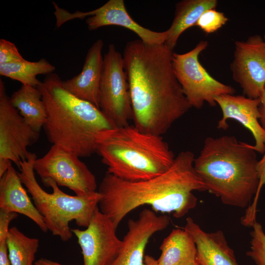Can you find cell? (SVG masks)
<instances>
[{"mask_svg":"<svg viewBox=\"0 0 265 265\" xmlns=\"http://www.w3.org/2000/svg\"><path fill=\"white\" fill-rule=\"evenodd\" d=\"M144 264L145 265H160L157 259L149 255L145 256Z\"/></svg>","mask_w":265,"mask_h":265,"instance_id":"32","label":"cell"},{"mask_svg":"<svg viewBox=\"0 0 265 265\" xmlns=\"http://www.w3.org/2000/svg\"><path fill=\"white\" fill-rule=\"evenodd\" d=\"M99 107L115 127L128 125L133 118L123 55L113 44L104 56Z\"/></svg>","mask_w":265,"mask_h":265,"instance_id":"8","label":"cell"},{"mask_svg":"<svg viewBox=\"0 0 265 265\" xmlns=\"http://www.w3.org/2000/svg\"><path fill=\"white\" fill-rule=\"evenodd\" d=\"M112 221L98 206L84 230L71 229L81 249L83 265H109L122 242Z\"/></svg>","mask_w":265,"mask_h":265,"instance_id":"13","label":"cell"},{"mask_svg":"<svg viewBox=\"0 0 265 265\" xmlns=\"http://www.w3.org/2000/svg\"><path fill=\"white\" fill-rule=\"evenodd\" d=\"M257 170L259 178V185L257 192L255 196L254 201H258L259 195L262 186L265 185V152L262 158L258 161Z\"/></svg>","mask_w":265,"mask_h":265,"instance_id":"28","label":"cell"},{"mask_svg":"<svg viewBox=\"0 0 265 265\" xmlns=\"http://www.w3.org/2000/svg\"><path fill=\"white\" fill-rule=\"evenodd\" d=\"M183 229L195 241L197 265H238L234 251L222 231L206 232L189 217Z\"/></svg>","mask_w":265,"mask_h":265,"instance_id":"17","label":"cell"},{"mask_svg":"<svg viewBox=\"0 0 265 265\" xmlns=\"http://www.w3.org/2000/svg\"><path fill=\"white\" fill-rule=\"evenodd\" d=\"M79 158L53 145L43 157L35 160L33 169L42 182L52 180L76 195L84 196L96 191L97 184L94 175Z\"/></svg>","mask_w":265,"mask_h":265,"instance_id":"9","label":"cell"},{"mask_svg":"<svg viewBox=\"0 0 265 265\" xmlns=\"http://www.w3.org/2000/svg\"><path fill=\"white\" fill-rule=\"evenodd\" d=\"M54 73L38 86L47 117L43 128L48 140L79 157L96 153V139L102 132L115 127L101 109L67 90Z\"/></svg>","mask_w":265,"mask_h":265,"instance_id":"4","label":"cell"},{"mask_svg":"<svg viewBox=\"0 0 265 265\" xmlns=\"http://www.w3.org/2000/svg\"><path fill=\"white\" fill-rule=\"evenodd\" d=\"M53 5L57 28L69 20L86 18V23L89 30L107 26H122L133 32L141 41L148 44H163L167 38L166 30L153 31L135 21L127 12L123 0H109L96 9L85 12L77 11L74 13L60 8L55 3Z\"/></svg>","mask_w":265,"mask_h":265,"instance_id":"10","label":"cell"},{"mask_svg":"<svg viewBox=\"0 0 265 265\" xmlns=\"http://www.w3.org/2000/svg\"><path fill=\"white\" fill-rule=\"evenodd\" d=\"M17 217V213L0 210V241H6L10 229V223Z\"/></svg>","mask_w":265,"mask_h":265,"instance_id":"27","label":"cell"},{"mask_svg":"<svg viewBox=\"0 0 265 265\" xmlns=\"http://www.w3.org/2000/svg\"><path fill=\"white\" fill-rule=\"evenodd\" d=\"M216 0H183L176 4L174 17L164 44L173 51L181 35L195 26L201 15L207 10L215 9Z\"/></svg>","mask_w":265,"mask_h":265,"instance_id":"20","label":"cell"},{"mask_svg":"<svg viewBox=\"0 0 265 265\" xmlns=\"http://www.w3.org/2000/svg\"><path fill=\"white\" fill-rule=\"evenodd\" d=\"M260 104L259 105V112L260 114V124L265 130V85L262 94L260 97Z\"/></svg>","mask_w":265,"mask_h":265,"instance_id":"30","label":"cell"},{"mask_svg":"<svg viewBox=\"0 0 265 265\" xmlns=\"http://www.w3.org/2000/svg\"><path fill=\"white\" fill-rule=\"evenodd\" d=\"M228 18L222 12L215 9L206 10L200 17L195 26L207 34L219 29L228 21Z\"/></svg>","mask_w":265,"mask_h":265,"instance_id":"25","label":"cell"},{"mask_svg":"<svg viewBox=\"0 0 265 265\" xmlns=\"http://www.w3.org/2000/svg\"><path fill=\"white\" fill-rule=\"evenodd\" d=\"M222 111L221 119L217 128L224 130L229 128L228 120L234 119L239 122L252 133L255 144L251 145L253 149L261 154L265 152V130L259 122L260 98L252 99L244 95L223 94L214 99Z\"/></svg>","mask_w":265,"mask_h":265,"instance_id":"15","label":"cell"},{"mask_svg":"<svg viewBox=\"0 0 265 265\" xmlns=\"http://www.w3.org/2000/svg\"><path fill=\"white\" fill-rule=\"evenodd\" d=\"M251 226L250 247L246 255L256 265H265V233L262 225L256 220Z\"/></svg>","mask_w":265,"mask_h":265,"instance_id":"24","label":"cell"},{"mask_svg":"<svg viewBox=\"0 0 265 265\" xmlns=\"http://www.w3.org/2000/svg\"><path fill=\"white\" fill-rule=\"evenodd\" d=\"M194 159L192 152L182 151L166 171L145 180L126 181L106 172L98 191L100 211L116 228L128 214L144 205L177 218L184 216L197 205L193 192L206 191L194 169Z\"/></svg>","mask_w":265,"mask_h":265,"instance_id":"2","label":"cell"},{"mask_svg":"<svg viewBox=\"0 0 265 265\" xmlns=\"http://www.w3.org/2000/svg\"><path fill=\"white\" fill-rule=\"evenodd\" d=\"M33 265H65L47 258H40L35 261Z\"/></svg>","mask_w":265,"mask_h":265,"instance_id":"31","label":"cell"},{"mask_svg":"<svg viewBox=\"0 0 265 265\" xmlns=\"http://www.w3.org/2000/svg\"><path fill=\"white\" fill-rule=\"evenodd\" d=\"M10 99L26 122L40 133L47 117L46 106L40 90L37 87L22 85L12 93Z\"/></svg>","mask_w":265,"mask_h":265,"instance_id":"21","label":"cell"},{"mask_svg":"<svg viewBox=\"0 0 265 265\" xmlns=\"http://www.w3.org/2000/svg\"><path fill=\"white\" fill-rule=\"evenodd\" d=\"M23 183L18 172L11 165L0 178V210L23 214L32 220L43 232L48 229Z\"/></svg>","mask_w":265,"mask_h":265,"instance_id":"18","label":"cell"},{"mask_svg":"<svg viewBox=\"0 0 265 265\" xmlns=\"http://www.w3.org/2000/svg\"><path fill=\"white\" fill-rule=\"evenodd\" d=\"M0 265H11L6 241H0Z\"/></svg>","mask_w":265,"mask_h":265,"instance_id":"29","label":"cell"},{"mask_svg":"<svg viewBox=\"0 0 265 265\" xmlns=\"http://www.w3.org/2000/svg\"><path fill=\"white\" fill-rule=\"evenodd\" d=\"M208 46V41H201L190 51L184 53H173L172 55L176 77L191 106L197 109L205 103L215 106L216 97L236 92L232 86L213 78L200 63L199 56Z\"/></svg>","mask_w":265,"mask_h":265,"instance_id":"7","label":"cell"},{"mask_svg":"<svg viewBox=\"0 0 265 265\" xmlns=\"http://www.w3.org/2000/svg\"><path fill=\"white\" fill-rule=\"evenodd\" d=\"M25 60L14 43L4 39H0V64Z\"/></svg>","mask_w":265,"mask_h":265,"instance_id":"26","label":"cell"},{"mask_svg":"<svg viewBox=\"0 0 265 265\" xmlns=\"http://www.w3.org/2000/svg\"><path fill=\"white\" fill-rule=\"evenodd\" d=\"M255 152L250 144L234 136L208 137L195 158L194 169L206 190L224 204L245 208L259 185Z\"/></svg>","mask_w":265,"mask_h":265,"instance_id":"3","label":"cell"},{"mask_svg":"<svg viewBox=\"0 0 265 265\" xmlns=\"http://www.w3.org/2000/svg\"><path fill=\"white\" fill-rule=\"evenodd\" d=\"M6 243L11 265H33L39 246L38 238L26 236L14 226L9 229Z\"/></svg>","mask_w":265,"mask_h":265,"instance_id":"23","label":"cell"},{"mask_svg":"<svg viewBox=\"0 0 265 265\" xmlns=\"http://www.w3.org/2000/svg\"><path fill=\"white\" fill-rule=\"evenodd\" d=\"M233 78L243 95L259 98L265 85V42L259 35L245 41H236L230 64Z\"/></svg>","mask_w":265,"mask_h":265,"instance_id":"12","label":"cell"},{"mask_svg":"<svg viewBox=\"0 0 265 265\" xmlns=\"http://www.w3.org/2000/svg\"><path fill=\"white\" fill-rule=\"evenodd\" d=\"M39 136V132L26 122L12 105L0 79V159L13 162L19 168L21 162L30 154L27 148Z\"/></svg>","mask_w":265,"mask_h":265,"instance_id":"11","label":"cell"},{"mask_svg":"<svg viewBox=\"0 0 265 265\" xmlns=\"http://www.w3.org/2000/svg\"><path fill=\"white\" fill-rule=\"evenodd\" d=\"M169 217L143 209L136 219L128 221V231L122 239L119 250L109 265H145L144 252L150 238L166 229Z\"/></svg>","mask_w":265,"mask_h":265,"instance_id":"14","label":"cell"},{"mask_svg":"<svg viewBox=\"0 0 265 265\" xmlns=\"http://www.w3.org/2000/svg\"><path fill=\"white\" fill-rule=\"evenodd\" d=\"M55 66L46 59L36 61L22 62L0 64V75L20 82L22 85L37 87L43 82L37 79L39 75H48L53 73Z\"/></svg>","mask_w":265,"mask_h":265,"instance_id":"22","label":"cell"},{"mask_svg":"<svg viewBox=\"0 0 265 265\" xmlns=\"http://www.w3.org/2000/svg\"><path fill=\"white\" fill-rule=\"evenodd\" d=\"M103 46L101 39L95 41L88 51L81 71L72 78L62 81L63 86L71 93L99 108Z\"/></svg>","mask_w":265,"mask_h":265,"instance_id":"16","label":"cell"},{"mask_svg":"<svg viewBox=\"0 0 265 265\" xmlns=\"http://www.w3.org/2000/svg\"><path fill=\"white\" fill-rule=\"evenodd\" d=\"M36 159V155L30 153L27 159L21 162L18 175L48 230L61 240L68 241L73 236L70 222L74 220L78 226L86 228L98 206L101 195L98 191L84 196L68 195L52 180L42 182L45 186L53 189L52 193L46 191L35 178L33 163Z\"/></svg>","mask_w":265,"mask_h":265,"instance_id":"6","label":"cell"},{"mask_svg":"<svg viewBox=\"0 0 265 265\" xmlns=\"http://www.w3.org/2000/svg\"><path fill=\"white\" fill-rule=\"evenodd\" d=\"M173 51L164 43L127 42L123 53L133 126L158 135L192 107L175 75Z\"/></svg>","mask_w":265,"mask_h":265,"instance_id":"1","label":"cell"},{"mask_svg":"<svg viewBox=\"0 0 265 265\" xmlns=\"http://www.w3.org/2000/svg\"><path fill=\"white\" fill-rule=\"evenodd\" d=\"M96 153L107 173L129 181L148 180L166 171L175 157L161 135L143 132L133 125L101 132Z\"/></svg>","mask_w":265,"mask_h":265,"instance_id":"5","label":"cell"},{"mask_svg":"<svg viewBox=\"0 0 265 265\" xmlns=\"http://www.w3.org/2000/svg\"><path fill=\"white\" fill-rule=\"evenodd\" d=\"M157 259L160 265H197L196 246L191 235L184 229H175L165 238Z\"/></svg>","mask_w":265,"mask_h":265,"instance_id":"19","label":"cell"},{"mask_svg":"<svg viewBox=\"0 0 265 265\" xmlns=\"http://www.w3.org/2000/svg\"><path fill=\"white\" fill-rule=\"evenodd\" d=\"M263 39H264V41H265V35H264V38H263Z\"/></svg>","mask_w":265,"mask_h":265,"instance_id":"33","label":"cell"}]
</instances>
